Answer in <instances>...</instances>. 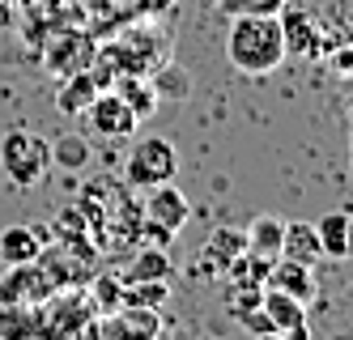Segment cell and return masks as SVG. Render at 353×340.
Masks as SVG:
<instances>
[{
    "instance_id": "obj_1",
    "label": "cell",
    "mask_w": 353,
    "mask_h": 340,
    "mask_svg": "<svg viewBox=\"0 0 353 340\" xmlns=\"http://www.w3.org/2000/svg\"><path fill=\"white\" fill-rule=\"evenodd\" d=\"M285 34L281 17H230L225 34V60L243 77H268L285 64Z\"/></svg>"
},
{
    "instance_id": "obj_18",
    "label": "cell",
    "mask_w": 353,
    "mask_h": 340,
    "mask_svg": "<svg viewBox=\"0 0 353 340\" xmlns=\"http://www.w3.org/2000/svg\"><path fill=\"white\" fill-rule=\"evenodd\" d=\"M103 90V81L90 72V68H81V72H72V77H60V94H56V107L64 111V115H81L90 102H94V94Z\"/></svg>"
},
{
    "instance_id": "obj_23",
    "label": "cell",
    "mask_w": 353,
    "mask_h": 340,
    "mask_svg": "<svg viewBox=\"0 0 353 340\" xmlns=\"http://www.w3.org/2000/svg\"><path fill=\"white\" fill-rule=\"evenodd\" d=\"M85 162H90V141L85 137L68 132V137H60L52 145V166H60V170H85Z\"/></svg>"
},
{
    "instance_id": "obj_6",
    "label": "cell",
    "mask_w": 353,
    "mask_h": 340,
    "mask_svg": "<svg viewBox=\"0 0 353 340\" xmlns=\"http://www.w3.org/2000/svg\"><path fill=\"white\" fill-rule=\"evenodd\" d=\"M174 170H179V153L166 137H141L132 149H128V162H123V183L128 188H158V183H170Z\"/></svg>"
},
{
    "instance_id": "obj_2",
    "label": "cell",
    "mask_w": 353,
    "mask_h": 340,
    "mask_svg": "<svg viewBox=\"0 0 353 340\" xmlns=\"http://www.w3.org/2000/svg\"><path fill=\"white\" fill-rule=\"evenodd\" d=\"M98 319V310L85 290H56L34 306V332L39 340H81Z\"/></svg>"
},
{
    "instance_id": "obj_19",
    "label": "cell",
    "mask_w": 353,
    "mask_h": 340,
    "mask_svg": "<svg viewBox=\"0 0 353 340\" xmlns=\"http://www.w3.org/2000/svg\"><path fill=\"white\" fill-rule=\"evenodd\" d=\"M103 319H111L123 336H132V340H154L162 332V310L158 306H119V310H111V315H103Z\"/></svg>"
},
{
    "instance_id": "obj_14",
    "label": "cell",
    "mask_w": 353,
    "mask_h": 340,
    "mask_svg": "<svg viewBox=\"0 0 353 340\" xmlns=\"http://www.w3.org/2000/svg\"><path fill=\"white\" fill-rule=\"evenodd\" d=\"M315 234H319L323 255L349 259L353 255V208H332V213H323L315 221Z\"/></svg>"
},
{
    "instance_id": "obj_5",
    "label": "cell",
    "mask_w": 353,
    "mask_h": 340,
    "mask_svg": "<svg viewBox=\"0 0 353 340\" xmlns=\"http://www.w3.org/2000/svg\"><path fill=\"white\" fill-rule=\"evenodd\" d=\"M188 217H192V204L174 183H158L141 200V234L154 247H170V239L188 226Z\"/></svg>"
},
{
    "instance_id": "obj_7",
    "label": "cell",
    "mask_w": 353,
    "mask_h": 340,
    "mask_svg": "<svg viewBox=\"0 0 353 340\" xmlns=\"http://www.w3.org/2000/svg\"><path fill=\"white\" fill-rule=\"evenodd\" d=\"M170 5L174 0H85V30L94 39H111L115 30H128Z\"/></svg>"
},
{
    "instance_id": "obj_20",
    "label": "cell",
    "mask_w": 353,
    "mask_h": 340,
    "mask_svg": "<svg viewBox=\"0 0 353 340\" xmlns=\"http://www.w3.org/2000/svg\"><path fill=\"white\" fill-rule=\"evenodd\" d=\"M260 310L268 315L272 332H281V336H285L290 328H298V323H307V302H298V298H290V294H281V290H268V285H264Z\"/></svg>"
},
{
    "instance_id": "obj_27",
    "label": "cell",
    "mask_w": 353,
    "mask_h": 340,
    "mask_svg": "<svg viewBox=\"0 0 353 340\" xmlns=\"http://www.w3.org/2000/svg\"><path fill=\"white\" fill-rule=\"evenodd\" d=\"M251 340H285V336H281V332H256Z\"/></svg>"
},
{
    "instance_id": "obj_3",
    "label": "cell",
    "mask_w": 353,
    "mask_h": 340,
    "mask_svg": "<svg viewBox=\"0 0 353 340\" xmlns=\"http://www.w3.org/2000/svg\"><path fill=\"white\" fill-rule=\"evenodd\" d=\"M94 264H98V255L85 234H60L56 247L43 243V251H39V268L47 272V281L56 290H85L94 277Z\"/></svg>"
},
{
    "instance_id": "obj_15",
    "label": "cell",
    "mask_w": 353,
    "mask_h": 340,
    "mask_svg": "<svg viewBox=\"0 0 353 340\" xmlns=\"http://www.w3.org/2000/svg\"><path fill=\"white\" fill-rule=\"evenodd\" d=\"M43 230L39 226H9L0 230V259L13 268V264H30V259H39L43 251Z\"/></svg>"
},
{
    "instance_id": "obj_25",
    "label": "cell",
    "mask_w": 353,
    "mask_h": 340,
    "mask_svg": "<svg viewBox=\"0 0 353 340\" xmlns=\"http://www.w3.org/2000/svg\"><path fill=\"white\" fill-rule=\"evenodd\" d=\"M217 5L230 17H276L285 9V0H217Z\"/></svg>"
},
{
    "instance_id": "obj_22",
    "label": "cell",
    "mask_w": 353,
    "mask_h": 340,
    "mask_svg": "<svg viewBox=\"0 0 353 340\" xmlns=\"http://www.w3.org/2000/svg\"><path fill=\"white\" fill-rule=\"evenodd\" d=\"M166 272H170L166 247H154V243H149V247H145V251H141L119 277H123V285H128V281H166Z\"/></svg>"
},
{
    "instance_id": "obj_10",
    "label": "cell",
    "mask_w": 353,
    "mask_h": 340,
    "mask_svg": "<svg viewBox=\"0 0 353 340\" xmlns=\"http://www.w3.org/2000/svg\"><path fill=\"white\" fill-rule=\"evenodd\" d=\"M52 294H56V285L47 281V272L39 268V259H30V264H13V272L0 281V306H39Z\"/></svg>"
},
{
    "instance_id": "obj_17",
    "label": "cell",
    "mask_w": 353,
    "mask_h": 340,
    "mask_svg": "<svg viewBox=\"0 0 353 340\" xmlns=\"http://www.w3.org/2000/svg\"><path fill=\"white\" fill-rule=\"evenodd\" d=\"M111 90H115L123 102H128L137 119H149V115L158 111V102H162V94L154 90V81H149V77H141V72H123V77H115Z\"/></svg>"
},
{
    "instance_id": "obj_26",
    "label": "cell",
    "mask_w": 353,
    "mask_h": 340,
    "mask_svg": "<svg viewBox=\"0 0 353 340\" xmlns=\"http://www.w3.org/2000/svg\"><path fill=\"white\" fill-rule=\"evenodd\" d=\"M158 94H170V98H188V77L179 64H158V81H154Z\"/></svg>"
},
{
    "instance_id": "obj_9",
    "label": "cell",
    "mask_w": 353,
    "mask_h": 340,
    "mask_svg": "<svg viewBox=\"0 0 353 340\" xmlns=\"http://www.w3.org/2000/svg\"><path fill=\"white\" fill-rule=\"evenodd\" d=\"M85 115V123H90V137H98V141H128L132 132H137V115H132V107L123 102L115 90H98L94 94V102L81 111Z\"/></svg>"
},
{
    "instance_id": "obj_4",
    "label": "cell",
    "mask_w": 353,
    "mask_h": 340,
    "mask_svg": "<svg viewBox=\"0 0 353 340\" xmlns=\"http://www.w3.org/2000/svg\"><path fill=\"white\" fill-rule=\"evenodd\" d=\"M0 166H5L13 188H34L52 174V141L26 132V128H13L0 141Z\"/></svg>"
},
{
    "instance_id": "obj_12",
    "label": "cell",
    "mask_w": 353,
    "mask_h": 340,
    "mask_svg": "<svg viewBox=\"0 0 353 340\" xmlns=\"http://www.w3.org/2000/svg\"><path fill=\"white\" fill-rule=\"evenodd\" d=\"M243 251H247V234L230 230V226H217L205 239V247H200V255H196V268H200L196 277H221Z\"/></svg>"
},
{
    "instance_id": "obj_30",
    "label": "cell",
    "mask_w": 353,
    "mask_h": 340,
    "mask_svg": "<svg viewBox=\"0 0 353 340\" xmlns=\"http://www.w3.org/2000/svg\"><path fill=\"white\" fill-rule=\"evenodd\" d=\"M349 128H353V123H349ZM349 162H353V137H349Z\"/></svg>"
},
{
    "instance_id": "obj_13",
    "label": "cell",
    "mask_w": 353,
    "mask_h": 340,
    "mask_svg": "<svg viewBox=\"0 0 353 340\" xmlns=\"http://www.w3.org/2000/svg\"><path fill=\"white\" fill-rule=\"evenodd\" d=\"M264 285H268V290H281V294L298 298V302H307V306H311L315 294H319L315 268H311V264H298V259H272Z\"/></svg>"
},
{
    "instance_id": "obj_29",
    "label": "cell",
    "mask_w": 353,
    "mask_h": 340,
    "mask_svg": "<svg viewBox=\"0 0 353 340\" xmlns=\"http://www.w3.org/2000/svg\"><path fill=\"white\" fill-rule=\"evenodd\" d=\"M9 9H13V0H0V17H9Z\"/></svg>"
},
{
    "instance_id": "obj_24",
    "label": "cell",
    "mask_w": 353,
    "mask_h": 340,
    "mask_svg": "<svg viewBox=\"0 0 353 340\" xmlns=\"http://www.w3.org/2000/svg\"><path fill=\"white\" fill-rule=\"evenodd\" d=\"M170 298L166 281H128L123 285V306H162Z\"/></svg>"
},
{
    "instance_id": "obj_32",
    "label": "cell",
    "mask_w": 353,
    "mask_h": 340,
    "mask_svg": "<svg viewBox=\"0 0 353 340\" xmlns=\"http://www.w3.org/2000/svg\"><path fill=\"white\" fill-rule=\"evenodd\" d=\"M154 340H158V336H154Z\"/></svg>"
},
{
    "instance_id": "obj_28",
    "label": "cell",
    "mask_w": 353,
    "mask_h": 340,
    "mask_svg": "<svg viewBox=\"0 0 353 340\" xmlns=\"http://www.w3.org/2000/svg\"><path fill=\"white\" fill-rule=\"evenodd\" d=\"M345 111H349V123H353V86H349V94H345Z\"/></svg>"
},
{
    "instance_id": "obj_31",
    "label": "cell",
    "mask_w": 353,
    "mask_h": 340,
    "mask_svg": "<svg viewBox=\"0 0 353 340\" xmlns=\"http://www.w3.org/2000/svg\"><path fill=\"white\" fill-rule=\"evenodd\" d=\"M332 340H345V336H332Z\"/></svg>"
},
{
    "instance_id": "obj_11",
    "label": "cell",
    "mask_w": 353,
    "mask_h": 340,
    "mask_svg": "<svg viewBox=\"0 0 353 340\" xmlns=\"http://www.w3.org/2000/svg\"><path fill=\"white\" fill-rule=\"evenodd\" d=\"M94 51H98V39L90 30H64L52 39V47H47V68H52L56 77H72L94 64Z\"/></svg>"
},
{
    "instance_id": "obj_21",
    "label": "cell",
    "mask_w": 353,
    "mask_h": 340,
    "mask_svg": "<svg viewBox=\"0 0 353 340\" xmlns=\"http://www.w3.org/2000/svg\"><path fill=\"white\" fill-rule=\"evenodd\" d=\"M243 234H247V251H251V255L281 259V234H285V221H281V217L264 213V217H256V221H251Z\"/></svg>"
},
{
    "instance_id": "obj_16",
    "label": "cell",
    "mask_w": 353,
    "mask_h": 340,
    "mask_svg": "<svg viewBox=\"0 0 353 340\" xmlns=\"http://www.w3.org/2000/svg\"><path fill=\"white\" fill-rule=\"evenodd\" d=\"M281 259H298V264H319L323 259V247H319V234L311 221H285V234H281Z\"/></svg>"
},
{
    "instance_id": "obj_8",
    "label": "cell",
    "mask_w": 353,
    "mask_h": 340,
    "mask_svg": "<svg viewBox=\"0 0 353 340\" xmlns=\"http://www.w3.org/2000/svg\"><path fill=\"white\" fill-rule=\"evenodd\" d=\"M276 17H281L285 51H294V56H302V60H327V56H332V39H327L323 21L307 5H290V0H285V9Z\"/></svg>"
}]
</instances>
